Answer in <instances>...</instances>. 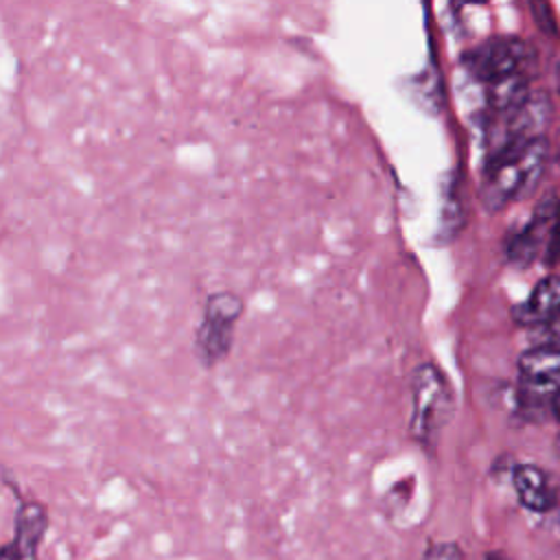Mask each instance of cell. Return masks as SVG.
Masks as SVG:
<instances>
[{
    "instance_id": "obj_1",
    "label": "cell",
    "mask_w": 560,
    "mask_h": 560,
    "mask_svg": "<svg viewBox=\"0 0 560 560\" xmlns=\"http://www.w3.org/2000/svg\"><path fill=\"white\" fill-rule=\"evenodd\" d=\"M549 155L545 138H536L521 144L499 147L481 177L479 199L488 212H499L508 203L527 197L540 182Z\"/></svg>"
},
{
    "instance_id": "obj_2",
    "label": "cell",
    "mask_w": 560,
    "mask_h": 560,
    "mask_svg": "<svg viewBox=\"0 0 560 560\" xmlns=\"http://www.w3.org/2000/svg\"><path fill=\"white\" fill-rule=\"evenodd\" d=\"M453 413V389L433 363H422L411 381V433L418 442L431 444Z\"/></svg>"
},
{
    "instance_id": "obj_3",
    "label": "cell",
    "mask_w": 560,
    "mask_h": 560,
    "mask_svg": "<svg viewBox=\"0 0 560 560\" xmlns=\"http://www.w3.org/2000/svg\"><path fill=\"white\" fill-rule=\"evenodd\" d=\"M536 50L521 37H492L464 57L466 70L481 83L492 85L514 74H527Z\"/></svg>"
},
{
    "instance_id": "obj_4",
    "label": "cell",
    "mask_w": 560,
    "mask_h": 560,
    "mask_svg": "<svg viewBox=\"0 0 560 560\" xmlns=\"http://www.w3.org/2000/svg\"><path fill=\"white\" fill-rule=\"evenodd\" d=\"M241 313H243V300L234 293L221 291V293H212L206 300L203 317L195 339L197 354L206 365H214L230 352L234 326Z\"/></svg>"
},
{
    "instance_id": "obj_5",
    "label": "cell",
    "mask_w": 560,
    "mask_h": 560,
    "mask_svg": "<svg viewBox=\"0 0 560 560\" xmlns=\"http://www.w3.org/2000/svg\"><path fill=\"white\" fill-rule=\"evenodd\" d=\"M518 385L527 400L540 402L560 392V350L534 346L518 357Z\"/></svg>"
},
{
    "instance_id": "obj_6",
    "label": "cell",
    "mask_w": 560,
    "mask_h": 560,
    "mask_svg": "<svg viewBox=\"0 0 560 560\" xmlns=\"http://www.w3.org/2000/svg\"><path fill=\"white\" fill-rule=\"evenodd\" d=\"M48 529V512L39 501H20L13 538L2 547V560H39V545Z\"/></svg>"
},
{
    "instance_id": "obj_7",
    "label": "cell",
    "mask_w": 560,
    "mask_h": 560,
    "mask_svg": "<svg viewBox=\"0 0 560 560\" xmlns=\"http://www.w3.org/2000/svg\"><path fill=\"white\" fill-rule=\"evenodd\" d=\"M551 118V103L545 92L529 94L514 112L508 116V138L503 144H521L542 138V129ZM501 144V147H503Z\"/></svg>"
},
{
    "instance_id": "obj_8",
    "label": "cell",
    "mask_w": 560,
    "mask_h": 560,
    "mask_svg": "<svg viewBox=\"0 0 560 560\" xmlns=\"http://www.w3.org/2000/svg\"><path fill=\"white\" fill-rule=\"evenodd\" d=\"M556 317H560V276H547L514 308V319L525 326H547Z\"/></svg>"
},
{
    "instance_id": "obj_9",
    "label": "cell",
    "mask_w": 560,
    "mask_h": 560,
    "mask_svg": "<svg viewBox=\"0 0 560 560\" xmlns=\"http://www.w3.org/2000/svg\"><path fill=\"white\" fill-rule=\"evenodd\" d=\"M512 483H514L516 497L523 508L538 512V514L549 512L553 508V503H556L553 488H551L547 475L538 466L518 464L512 470Z\"/></svg>"
},
{
    "instance_id": "obj_10",
    "label": "cell",
    "mask_w": 560,
    "mask_h": 560,
    "mask_svg": "<svg viewBox=\"0 0 560 560\" xmlns=\"http://www.w3.org/2000/svg\"><path fill=\"white\" fill-rule=\"evenodd\" d=\"M556 212H558V208H553V206H545V203L538 206V210L534 212L529 223L508 245V254H510L512 262L527 265L536 256V252H538V247L542 243L545 232L553 225Z\"/></svg>"
},
{
    "instance_id": "obj_11",
    "label": "cell",
    "mask_w": 560,
    "mask_h": 560,
    "mask_svg": "<svg viewBox=\"0 0 560 560\" xmlns=\"http://www.w3.org/2000/svg\"><path fill=\"white\" fill-rule=\"evenodd\" d=\"M420 560H464V551L457 542H433Z\"/></svg>"
},
{
    "instance_id": "obj_12",
    "label": "cell",
    "mask_w": 560,
    "mask_h": 560,
    "mask_svg": "<svg viewBox=\"0 0 560 560\" xmlns=\"http://www.w3.org/2000/svg\"><path fill=\"white\" fill-rule=\"evenodd\" d=\"M532 13L536 18V22L540 24L542 31L547 33H556V22H553V13H551V7L545 4V2H534L532 4Z\"/></svg>"
},
{
    "instance_id": "obj_13",
    "label": "cell",
    "mask_w": 560,
    "mask_h": 560,
    "mask_svg": "<svg viewBox=\"0 0 560 560\" xmlns=\"http://www.w3.org/2000/svg\"><path fill=\"white\" fill-rule=\"evenodd\" d=\"M542 346H551L560 350V317H556L553 322H549L545 326V335H542Z\"/></svg>"
},
{
    "instance_id": "obj_14",
    "label": "cell",
    "mask_w": 560,
    "mask_h": 560,
    "mask_svg": "<svg viewBox=\"0 0 560 560\" xmlns=\"http://www.w3.org/2000/svg\"><path fill=\"white\" fill-rule=\"evenodd\" d=\"M551 409H553V416L560 420V392L551 398Z\"/></svg>"
},
{
    "instance_id": "obj_15",
    "label": "cell",
    "mask_w": 560,
    "mask_h": 560,
    "mask_svg": "<svg viewBox=\"0 0 560 560\" xmlns=\"http://www.w3.org/2000/svg\"><path fill=\"white\" fill-rule=\"evenodd\" d=\"M486 560H510V558L505 553H501V551H488Z\"/></svg>"
},
{
    "instance_id": "obj_16",
    "label": "cell",
    "mask_w": 560,
    "mask_h": 560,
    "mask_svg": "<svg viewBox=\"0 0 560 560\" xmlns=\"http://www.w3.org/2000/svg\"><path fill=\"white\" fill-rule=\"evenodd\" d=\"M558 92H560V66H558Z\"/></svg>"
}]
</instances>
